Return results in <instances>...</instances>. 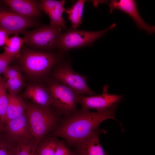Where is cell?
Here are the masks:
<instances>
[{"label": "cell", "instance_id": "obj_1", "mask_svg": "<svg viewBox=\"0 0 155 155\" xmlns=\"http://www.w3.org/2000/svg\"><path fill=\"white\" fill-rule=\"evenodd\" d=\"M120 102L103 111L91 112L82 109L76 111L62 121L50 136L65 139L70 145H76L99 127L104 120L115 117L117 108Z\"/></svg>", "mask_w": 155, "mask_h": 155}, {"label": "cell", "instance_id": "obj_2", "mask_svg": "<svg viewBox=\"0 0 155 155\" xmlns=\"http://www.w3.org/2000/svg\"><path fill=\"white\" fill-rule=\"evenodd\" d=\"M18 58L20 67L26 75L32 78L40 79L46 76L59 62L61 56L54 53L22 46Z\"/></svg>", "mask_w": 155, "mask_h": 155}, {"label": "cell", "instance_id": "obj_3", "mask_svg": "<svg viewBox=\"0 0 155 155\" xmlns=\"http://www.w3.org/2000/svg\"><path fill=\"white\" fill-rule=\"evenodd\" d=\"M26 111L31 134L37 142L57 127L58 118L56 112L51 108H43L32 103L27 104Z\"/></svg>", "mask_w": 155, "mask_h": 155}, {"label": "cell", "instance_id": "obj_4", "mask_svg": "<svg viewBox=\"0 0 155 155\" xmlns=\"http://www.w3.org/2000/svg\"><path fill=\"white\" fill-rule=\"evenodd\" d=\"M48 82L47 86L52 97L51 106L58 113L67 117L76 112L80 95L66 85L54 80Z\"/></svg>", "mask_w": 155, "mask_h": 155}, {"label": "cell", "instance_id": "obj_5", "mask_svg": "<svg viewBox=\"0 0 155 155\" xmlns=\"http://www.w3.org/2000/svg\"><path fill=\"white\" fill-rule=\"evenodd\" d=\"M61 29L57 26L44 25L32 30H26L22 34L28 46L42 51L51 50L58 47Z\"/></svg>", "mask_w": 155, "mask_h": 155}, {"label": "cell", "instance_id": "obj_6", "mask_svg": "<svg viewBox=\"0 0 155 155\" xmlns=\"http://www.w3.org/2000/svg\"><path fill=\"white\" fill-rule=\"evenodd\" d=\"M116 26V24L114 23L106 29L94 32L79 30L76 28L69 29L61 33L58 47L61 52H66L73 49L91 45Z\"/></svg>", "mask_w": 155, "mask_h": 155}, {"label": "cell", "instance_id": "obj_7", "mask_svg": "<svg viewBox=\"0 0 155 155\" xmlns=\"http://www.w3.org/2000/svg\"><path fill=\"white\" fill-rule=\"evenodd\" d=\"M54 80L67 86L80 95L98 94L92 90L87 83V78L74 71L69 62L59 65L53 74Z\"/></svg>", "mask_w": 155, "mask_h": 155}, {"label": "cell", "instance_id": "obj_8", "mask_svg": "<svg viewBox=\"0 0 155 155\" xmlns=\"http://www.w3.org/2000/svg\"><path fill=\"white\" fill-rule=\"evenodd\" d=\"M38 24L35 19L18 14L0 1V28L10 34H18L27 28L36 26Z\"/></svg>", "mask_w": 155, "mask_h": 155}, {"label": "cell", "instance_id": "obj_9", "mask_svg": "<svg viewBox=\"0 0 155 155\" xmlns=\"http://www.w3.org/2000/svg\"><path fill=\"white\" fill-rule=\"evenodd\" d=\"M3 134L9 140L17 144L36 141L30 130L26 110L7 123Z\"/></svg>", "mask_w": 155, "mask_h": 155}, {"label": "cell", "instance_id": "obj_10", "mask_svg": "<svg viewBox=\"0 0 155 155\" xmlns=\"http://www.w3.org/2000/svg\"><path fill=\"white\" fill-rule=\"evenodd\" d=\"M108 87V85L104 86L102 94L100 95H80L78 103L82 106V109L84 110L94 109L97 111H102L110 108L115 103L120 102L123 96L109 94Z\"/></svg>", "mask_w": 155, "mask_h": 155}, {"label": "cell", "instance_id": "obj_11", "mask_svg": "<svg viewBox=\"0 0 155 155\" xmlns=\"http://www.w3.org/2000/svg\"><path fill=\"white\" fill-rule=\"evenodd\" d=\"M106 3L109 6L110 13L116 9L121 10L129 16L140 29L145 30L149 35L155 32V26L148 24L141 16L135 1L113 0L107 2Z\"/></svg>", "mask_w": 155, "mask_h": 155}, {"label": "cell", "instance_id": "obj_12", "mask_svg": "<svg viewBox=\"0 0 155 155\" xmlns=\"http://www.w3.org/2000/svg\"><path fill=\"white\" fill-rule=\"evenodd\" d=\"M101 133H106V132L98 127L77 144V155H108L99 142V135Z\"/></svg>", "mask_w": 155, "mask_h": 155}, {"label": "cell", "instance_id": "obj_13", "mask_svg": "<svg viewBox=\"0 0 155 155\" xmlns=\"http://www.w3.org/2000/svg\"><path fill=\"white\" fill-rule=\"evenodd\" d=\"M65 0H42L39 1V7L49 16L50 25L65 29V22L62 16L66 9L64 7Z\"/></svg>", "mask_w": 155, "mask_h": 155}, {"label": "cell", "instance_id": "obj_14", "mask_svg": "<svg viewBox=\"0 0 155 155\" xmlns=\"http://www.w3.org/2000/svg\"><path fill=\"white\" fill-rule=\"evenodd\" d=\"M23 95L38 105L45 108H51L52 97L47 86L40 84H31L27 87Z\"/></svg>", "mask_w": 155, "mask_h": 155}, {"label": "cell", "instance_id": "obj_15", "mask_svg": "<svg viewBox=\"0 0 155 155\" xmlns=\"http://www.w3.org/2000/svg\"><path fill=\"white\" fill-rule=\"evenodd\" d=\"M3 3L13 11L23 17L32 19L41 14L39 1L33 0H3Z\"/></svg>", "mask_w": 155, "mask_h": 155}, {"label": "cell", "instance_id": "obj_16", "mask_svg": "<svg viewBox=\"0 0 155 155\" xmlns=\"http://www.w3.org/2000/svg\"><path fill=\"white\" fill-rule=\"evenodd\" d=\"M26 108L27 104L18 94H8L5 125L10 121L22 115L26 110Z\"/></svg>", "mask_w": 155, "mask_h": 155}, {"label": "cell", "instance_id": "obj_17", "mask_svg": "<svg viewBox=\"0 0 155 155\" xmlns=\"http://www.w3.org/2000/svg\"><path fill=\"white\" fill-rule=\"evenodd\" d=\"M86 1L78 0L66 10L65 12L69 14L68 19L71 22L72 28H76L82 23L84 4Z\"/></svg>", "mask_w": 155, "mask_h": 155}, {"label": "cell", "instance_id": "obj_18", "mask_svg": "<svg viewBox=\"0 0 155 155\" xmlns=\"http://www.w3.org/2000/svg\"><path fill=\"white\" fill-rule=\"evenodd\" d=\"M59 141L55 137H45L38 143L36 155H55Z\"/></svg>", "mask_w": 155, "mask_h": 155}, {"label": "cell", "instance_id": "obj_19", "mask_svg": "<svg viewBox=\"0 0 155 155\" xmlns=\"http://www.w3.org/2000/svg\"><path fill=\"white\" fill-rule=\"evenodd\" d=\"M24 42V38L19 36L18 34H14L7 40L4 48V52L18 58Z\"/></svg>", "mask_w": 155, "mask_h": 155}, {"label": "cell", "instance_id": "obj_20", "mask_svg": "<svg viewBox=\"0 0 155 155\" xmlns=\"http://www.w3.org/2000/svg\"><path fill=\"white\" fill-rule=\"evenodd\" d=\"M7 91L4 80L0 76V119L5 125L8 103V94Z\"/></svg>", "mask_w": 155, "mask_h": 155}, {"label": "cell", "instance_id": "obj_21", "mask_svg": "<svg viewBox=\"0 0 155 155\" xmlns=\"http://www.w3.org/2000/svg\"><path fill=\"white\" fill-rule=\"evenodd\" d=\"M18 144L7 139L0 134V155H17Z\"/></svg>", "mask_w": 155, "mask_h": 155}, {"label": "cell", "instance_id": "obj_22", "mask_svg": "<svg viewBox=\"0 0 155 155\" xmlns=\"http://www.w3.org/2000/svg\"><path fill=\"white\" fill-rule=\"evenodd\" d=\"M5 84L9 94H18L24 85L23 76L8 79L5 81Z\"/></svg>", "mask_w": 155, "mask_h": 155}, {"label": "cell", "instance_id": "obj_23", "mask_svg": "<svg viewBox=\"0 0 155 155\" xmlns=\"http://www.w3.org/2000/svg\"><path fill=\"white\" fill-rule=\"evenodd\" d=\"M38 143L36 141L18 143L17 155H36Z\"/></svg>", "mask_w": 155, "mask_h": 155}, {"label": "cell", "instance_id": "obj_24", "mask_svg": "<svg viewBox=\"0 0 155 155\" xmlns=\"http://www.w3.org/2000/svg\"><path fill=\"white\" fill-rule=\"evenodd\" d=\"M16 57L5 52L0 54V74L3 73L9 65Z\"/></svg>", "mask_w": 155, "mask_h": 155}, {"label": "cell", "instance_id": "obj_25", "mask_svg": "<svg viewBox=\"0 0 155 155\" xmlns=\"http://www.w3.org/2000/svg\"><path fill=\"white\" fill-rule=\"evenodd\" d=\"M21 69L17 66L9 67L4 73L5 80L22 76Z\"/></svg>", "mask_w": 155, "mask_h": 155}, {"label": "cell", "instance_id": "obj_26", "mask_svg": "<svg viewBox=\"0 0 155 155\" xmlns=\"http://www.w3.org/2000/svg\"><path fill=\"white\" fill-rule=\"evenodd\" d=\"M55 155H77L70 150L63 141H59Z\"/></svg>", "mask_w": 155, "mask_h": 155}, {"label": "cell", "instance_id": "obj_27", "mask_svg": "<svg viewBox=\"0 0 155 155\" xmlns=\"http://www.w3.org/2000/svg\"><path fill=\"white\" fill-rule=\"evenodd\" d=\"M10 34L6 30L0 28V46L5 44Z\"/></svg>", "mask_w": 155, "mask_h": 155}, {"label": "cell", "instance_id": "obj_28", "mask_svg": "<svg viewBox=\"0 0 155 155\" xmlns=\"http://www.w3.org/2000/svg\"><path fill=\"white\" fill-rule=\"evenodd\" d=\"M5 125L4 124L0 119V134L3 133L5 128Z\"/></svg>", "mask_w": 155, "mask_h": 155}]
</instances>
